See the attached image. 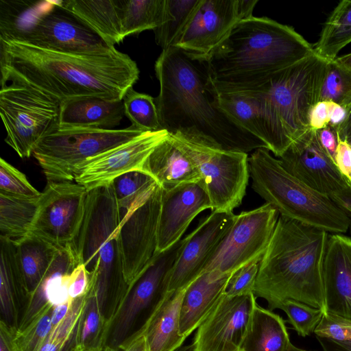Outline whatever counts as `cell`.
<instances>
[{
  "label": "cell",
  "mask_w": 351,
  "mask_h": 351,
  "mask_svg": "<svg viewBox=\"0 0 351 351\" xmlns=\"http://www.w3.org/2000/svg\"><path fill=\"white\" fill-rule=\"evenodd\" d=\"M328 60L313 53L276 73L256 90L233 93L255 101L267 149L279 158L310 128V113L319 101Z\"/></svg>",
  "instance_id": "8992f818"
},
{
  "label": "cell",
  "mask_w": 351,
  "mask_h": 351,
  "mask_svg": "<svg viewBox=\"0 0 351 351\" xmlns=\"http://www.w3.org/2000/svg\"><path fill=\"white\" fill-rule=\"evenodd\" d=\"M112 184L121 217L136 202L149 194L157 184L151 176L138 170L119 176Z\"/></svg>",
  "instance_id": "f35d334b"
},
{
  "label": "cell",
  "mask_w": 351,
  "mask_h": 351,
  "mask_svg": "<svg viewBox=\"0 0 351 351\" xmlns=\"http://www.w3.org/2000/svg\"><path fill=\"white\" fill-rule=\"evenodd\" d=\"M185 288L167 292L149 319L143 334L147 351H176L186 337L180 334V305Z\"/></svg>",
  "instance_id": "83f0119b"
},
{
  "label": "cell",
  "mask_w": 351,
  "mask_h": 351,
  "mask_svg": "<svg viewBox=\"0 0 351 351\" xmlns=\"http://www.w3.org/2000/svg\"><path fill=\"white\" fill-rule=\"evenodd\" d=\"M258 0H199L174 47L208 57L241 21L253 16Z\"/></svg>",
  "instance_id": "5bb4252c"
},
{
  "label": "cell",
  "mask_w": 351,
  "mask_h": 351,
  "mask_svg": "<svg viewBox=\"0 0 351 351\" xmlns=\"http://www.w3.org/2000/svg\"><path fill=\"white\" fill-rule=\"evenodd\" d=\"M124 113L132 126L141 131L162 130L160 123L155 98L134 90L128 89L123 98Z\"/></svg>",
  "instance_id": "ab89813d"
},
{
  "label": "cell",
  "mask_w": 351,
  "mask_h": 351,
  "mask_svg": "<svg viewBox=\"0 0 351 351\" xmlns=\"http://www.w3.org/2000/svg\"><path fill=\"white\" fill-rule=\"evenodd\" d=\"M329 232L281 215L263 254L254 290L269 310L293 300L325 311L323 263Z\"/></svg>",
  "instance_id": "277c9868"
},
{
  "label": "cell",
  "mask_w": 351,
  "mask_h": 351,
  "mask_svg": "<svg viewBox=\"0 0 351 351\" xmlns=\"http://www.w3.org/2000/svg\"><path fill=\"white\" fill-rule=\"evenodd\" d=\"M322 276L324 312L351 320V237L328 234Z\"/></svg>",
  "instance_id": "7402d4cb"
},
{
  "label": "cell",
  "mask_w": 351,
  "mask_h": 351,
  "mask_svg": "<svg viewBox=\"0 0 351 351\" xmlns=\"http://www.w3.org/2000/svg\"><path fill=\"white\" fill-rule=\"evenodd\" d=\"M40 197H27L0 191V236L17 240L28 234L38 209Z\"/></svg>",
  "instance_id": "d6a6232c"
},
{
  "label": "cell",
  "mask_w": 351,
  "mask_h": 351,
  "mask_svg": "<svg viewBox=\"0 0 351 351\" xmlns=\"http://www.w3.org/2000/svg\"><path fill=\"white\" fill-rule=\"evenodd\" d=\"M350 217V225H349V229L348 230L350 231V234H351V216H349Z\"/></svg>",
  "instance_id": "e7e4bbea"
},
{
  "label": "cell",
  "mask_w": 351,
  "mask_h": 351,
  "mask_svg": "<svg viewBox=\"0 0 351 351\" xmlns=\"http://www.w3.org/2000/svg\"><path fill=\"white\" fill-rule=\"evenodd\" d=\"M346 213L351 216V190L332 198Z\"/></svg>",
  "instance_id": "680465c9"
},
{
  "label": "cell",
  "mask_w": 351,
  "mask_h": 351,
  "mask_svg": "<svg viewBox=\"0 0 351 351\" xmlns=\"http://www.w3.org/2000/svg\"><path fill=\"white\" fill-rule=\"evenodd\" d=\"M290 344L282 318L256 304L240 351H287Z\"/></svg>",
  "instance_id": "4dcf8cb0"
},
{
  "label": "cell",
  "mask_w": 351,
  "mask_h": 351,
  "mask_svg": "<svg viewBox=\"0 0 351 351\" xmlns=\"http://www.w3.org/2000/svg\"><path fill=\"white\" fill-rule=\"evenodd\" d=\"M1 85L28 86L60 103L82 97L123 99L137 82L139 69L115 48L101 54L47 50L0 40Z\"/></svg>",
  "instance_id": "7a4b0ae2"
},
{
  "label": "cell",
  "mask_w": 351,
  "mask_h": 351,
  "mask_svg": "<svg viewBox=\"0 0 351 351\" xmlns=\"http://www.w3.org/2000/svg\"><path fill=\"white\" fill-rule=\"evenodd\" d=\"M314 333L335 341L351 340V320L324 312Z\"/></svg>",
  "instance_id": "7dc6e473"
},
{
  "label": "cell",
  "mask_w": 351,
  "mask_h": 351,
  "mask_svg": "<svg viewBox=\"0 0 351 351\" xmlns=\"http://www.w3.org/2000/svg\"><path fill=\"white\" fill-rule=\"evenodd\" d=\"M215 99L216 106L237 125L265 143V134L257 108L251 97L220 93L215 89Z\"/></svg>",
  "instance_id": "d590c367"
},
{
  "label": "cell",
  "mask_w": 351,
  "mask_h": 351,
  "mask_svg": "<svg viewBox=\"0 0 351 351\" xmlns=\"http://www.w3.org/2000/svg\"><path fill=\"white\" fill-rule=\"evenodd\" d=\"M337 59L343 65L351 69V53L337 57Z\"/></svg>",
  "instance_id": "94428289"
},
{
  "label": "cell",
  "mask_w": 351,
  "mask_h": 351,
  "mask_svg": "<svg viewBox=\"0 0 351 351\" xmlns=\"http://www.w3.org/2000/svg\"><path fill=\"white\" fill-rule=\"evenodd\" d=\"M155 98L162 130L223 149L249 153L267 147L216 106L207 58L171 47L154 66Z\"/></svg>",
  "instance_id": "6da1fadb"
},
{
  "label": "cell",
  "mask_w": 351,
  "mask_h": 351,
  "mask_svg": "<svg viewBox=\"0 0 351 351\" xmlns=\"http://www.w3.org/2000/svg\"><path fill=\"white\" fill-rule=\"evenodd\" d=\"M168 135L165 130L144 132L80 165L75 171L74 181L89 191L111 184L128 172L142 171L147 158Z\"/></svg>",
  "instance_id": "e0dca14e"
},
{
  "label": "cell",
  "mask_w": 351,
  "mask_h": 351,
  "mask_svg": "<svg viewBox=\"0 0 351 351\" xmlns=\"http://www.w3.org/2000/svg\"><path fill=\"white\" fill-rule=\"evenodd\" d=\"M313 53V45L292 27L252 16L238 23L206 58L217 91L243 93Z\"/></svg>",
  "instance_id": "3957f363"
},
{
  "label": "cell",
  "mask_w": 351,
  "mask_h": 351,
  "mask_svg": "<svg viewBox=\"0 0 351 351\" xmlns=\"http://www.w3.org/2000/svg\"><path fill=\"white\" fill-rule=\"evenodd\" d=\"M232 274L202 273L185 289L180 310V334L187 337L207 317L224 295Z\"/></svg>",
  "instance_id": "d4e9b609"
},
{
  "label": "cell",
  "mask_w": 351,
  "mask_h": 351,
  "mask_svg": "<svg viewBox=\"0 0 351 351\" xmlns=\"http://www.w3.org/2000/svg\"><path fill=\"white\" fill-rule=\"evenodd\" d=\"M317 132L322 147L335 161L338 144V136L335 130L328 125L327 127L317 130Z\"/></svg>",
  "instance_id": "816d5d0a"
},
{
  "label": "cell",
  "mask_w": 351,
  "mask_h": 351,
  "mask_svg": "<svg viewBox=\"0 0 351 351\" xmlns=\"http://www.w3.org/2000/svg\"><path fill=\"white\" fill-rule=\"evenodd\" d=\"M24 43L74 54H101L115 48L108 47L82 21L59 7L57 1L56 7L41 19Z\"/></svg>",
  "instance_id": "ffe728a7"
},
{
  "label": "cell",
  "mask_w": 351,
  "mask_h": 351,
  "mask_svg": "<svg viewBox=\"0 0 351 351\" xmlns=\"http://www.w3.org/2000/svg\"><path fill=\"white\" fill-rule=\"evenodd\" d=\"M351 145V139L347 141Z\"/></svg>",
  "instance_id": "03108f58"
},
{
  "label": "cell",
  "mask_w": 351,
  "mask_h": 351,
  "mask_svg": "<svg viewBox=\"0 0 351 351\" xmlns=\"http://www.w3.org/2000/svg\"><path fill=\"white\" fill-rule=\"evenodd\" d=\"M0 191L27 197L41 195L23 173L2 158L0 159Z\"/></svg>",
  "instance_id": "f6af8a7d"
},
{
  "label": "cell",
  "mask_w": 351,
  "mask_h": 351,
  "mask_svg": "<svg viewBox=\"0 0 351 351\" xmlns=\"http://www.w3.org/2000/svg\"><path fill=\"white\" fill-rule=\"evenodd\" d=\"M0 322L18 330L30 300L16 254L15 240L0 236Z\"/></svg>",
  "instance_id": "cb8c5ba5"
},
{
  "label": "cell",
  "mask_w": 351,
  "mask_h": 351,
  "mask_svg": "<svg viewBox=\"0 0 351 351\" xmlns=\"http://www.w3.org/2000/svg\"><path fill=\"white\" fill-rule=\"evenodd\" d=\"M261 259L254 261L233 272L225 289V295L234 297L254 293Z\"/></svg>",
  "instance_id": "bcb514c9"
},
{
  "label": "cell",
  "mask_w": 351,
  "mask_h": 351,
  "mask_svg": "<svg viewBox=\"0 0 351 351\" xmlns=\"http://www.w3.org/2000/svg\"><path fill=\"white\" fill-rule=\"evenodd\" d=\"M212 210V204L203 180L171 189H161V206L156 253L173 246L201 212Z\"/></svg>",
  "instance_id": "44dd1931"
},
{
  "label": "cell",
  "mask_w": 351,
  "mask_h": 351,
  "mask_svg": "<svg viewBox=\"0 0 351 351\" xmlns=\"http://www.w3.org/2000/svg\"><path fill=\"white\" fill-rule=\"evenodd\" d=\"M73 300L54 307L52 317V328L58 324L66 315Z\"/></svg>",
  "instance_id": "9f6ffc18"
},
{
  "label": "cell",
  "mask_w": 351,
  "mask_h": 351,
  "mask_svg": "<svg viewBox=\"0 0 351 351\" xmlns=\"http://www.w3.org/2000/svg\"><path fill=\"white\" fill-rule=\"evenodd\" d=\"M90 277L84 266L78 264L72 271L69 285V295L73 300L86 295L90 286Z\"/></svg>",
  "instance_id": "c3c4849f"
},
{
  "label": "cell",
  "mask_w": 351,
  "mask_h": 351,
  "mask_svg": "<svg viewBox=\"0 0 351 351\" xmlns=\"http://www.w3.org/2000/svg\"><path fill=\"white\" fill-rule=\"evenodd\" d=\"M199 0H166V21L154 30L162 49L173 47L186 27Z\"/></svg>",
  "instance_id": "74e56055"
},
{
  "label": "cell",
  "mask_w": 351,
  "mask_h": 351,
  "mask_svg": "<svg viewBox=\"0 0 351 351\" xmlns=\"http://www.w3.org/2000/svg\"><path fill=\"white\" fill-rule=\"evenodd\" d=\"M324 351H351V340L335 341L334 339L316 336Z\"/></svg>",
  "instance_id": "db71d44e"
},
{
  "label": "cell",
  "mask_w": 351,
  "mask_h": 351,
  "mask_svg": "<svg viewBox=\"0 0 351 351\" xmlns=\"http://www.w3.org/2000/svg\"><path fill=\"white\" fill-rule=\"evenodd\" d=\"M121 220L112 184L93 189L88 191L83 221L71 244L79 264L90 274L88 289L95 293L106 324L115 315L129 287L119 240Z\"/></svg>",
  "instance_id": "5b68a950"
},
{
  "label": "cell",
  "mask_w": 351,
  "mask_h": 351,
  "mask_svg": "<svg viewBox=\"0 0 351 351\" xmlns=\"http://www.w3.org/2000/svg\"><path fill=\"white\" fill-rule=\"evenodd\" d=\"M279 213L265 203L235 215L233 223L202 273L232 274L245 265L261 259L274 231Z\"/></svg>",
  "instance_id": "7c38bea8"
},
{
  "label": "cell",
  "mask_w": 351,
  "mask_h": 351,
  "mask_svg": "<svg viewBox=\"0 0 351 351\" xmlns=\"http://www.w3.org/2000/svg\"><path fill=\"white\" fill-rule=\"evenodd\" d=\"M278 308L285 311L288 322L300 336L306 337L314 332L324 311L293 300L281 302Z\"/></svg>",
  "instance_id": "7bdbcfd3"
},
{
  "label": "cell",
  "mask_w": 351,
  "mask_h": 351,
  "mask_svg": "<svg viewBox=\"0 0 351 351\" xmlns=\"http://www.w3.org/2000/svg\"><path fill=\"white\" fill-rule=\"evenodd\" d=\"M119 5L123 38L154 30L167 19L166 0H119Z\"/></svg>",
  "instance_id": "e575fe53"
},
{
  "label": "cell",
  "mask_w": 351,
  "mask_h": 351,
  "mask_svg": "<svg viewBox=\"0 0 351 351\" xmlns=\"http://www.w3.org/2000/svg\"><path fill=\"white\" fill-rule=\"evenodd\" d=\"M86 295L73 300L65 317L51 328L48 337L38 351H61L62 350L77 326Z\"/></svg>",
  "instance_id": "b9f144b4"
},
{
  "label": "cell",
  "mask_w": 351,
  "mask_h": 351,
  "mask_svg": "<svg viewBox=\"0 0 351 351\" xmlns=\"http://www.w3.org/2000/svg\"><path fill=\"white\" fill-rule=\"evenodd\" d=\"M254 293L224 295L197 328L194 351H240L257 304Z\"/></svg>",
  "instance_id": "ac0fdd59"
},
{
  "label": "cell",
  "mask_w": 351,
  "mask_h": 351,
  "mask_svg": "<svg viewBox=\"0 0 351 351\" xmlns=\"http://www.w3.org/2000/svg\"><path fill=\"white\" fill-rule=\"evenodd\" d=\"M319 101H330L343 107H351V69L337 58L328 61Z\"/></svg>",
  "instance_id": "60d3db41"
},
{
  "label": "cell",
  "mask_w": 351,
  "mask_h": 351,
  "mask_svg": "<svg viewBox=\"0 0 351 351\" xmlns=\"http://www.w3.org/2000/svg\"><path fill=\"white\" fill-rule=\"evenodd\" d=\"M142 171L165 190L202 180L195 167L169 134L147 158Z\"/></svg>",
  "instance_id": "4316f807"
},
{
  "label": "cell",
  "mask_w": 351,
  "mask_h": 351,
  "mask_svg": "<svg viewBox=\"0 0 351 351\" xmlns=\"http://www.w3.org/2000/svg\"><path fill=\"white\" fill-rule=\"evenodd\" d=\"M77 328V326L71 336L70 339L67 341L66 344L61 351H78L76 344Z\"/></svg>",
  "instance_id": "91938a15"
},
{
  "label": "cell",
  "mask_w": 351,
  "mask_h": 351,
  "mask_svg": "<svg viewBox=\"0 0 351 351\" xmlns=\"http://www.w3.org/2000/svg\"><path fill=\"white\" fill-rule=\"evenodd\" d=\"M54 306L51 304L24 330L16 332L15 342L19 351H38L52 328Z\"/></svg>",
  "instance_id": "ee69618b"
},
{
  "label": "cell",
  "mask_w": 351,
  "mask_h": 351,
  "mask_svg": "<svg viewBox=\"0 0 351 351\" xmlns=\"http://www.w3.org/2000/svg\"><path fill=\"white\" fill-rule=\"evenodd\" d=\"M278 159L289 173L331 199L351 190V185L322 147L317 130L310 128Z\"/></svg>",
  "instance_id": "2e32d148"
},
{
  "label": "cell",
  "mask_w": 351,
  "mask_h": 351,
  "mask_svg": "<svg viewBox=\"0 0 351 351\" xmlns=\"http://www.w3.org/2000/svg\"><path fill=\"white\" fill-rule=\"evenodd\" d=\"M351 43V0L340 1L325 21L313 45L315 54L330 61Z\"/></svg>",
  "instance_id": "836d02e7"
},
{
  "label": "cell",
  "mask_w": 351,
  "mask_h": 351,
  "mask_svg": "<svg viewBox=\"0 0 351 351\" xmlns=\"http://www.w3.org/2000/svg\"><path fill=\"white\" fill-rule=\"evenodd\" d=\"M334 104L330 101H319L313 107L310 113L311 129L319 130L330 124Z\"/></svg>",
  "instance_id": "681fc988"
},
{
  "label": "cell",
  "mask_w": 351,
  "mask_h": 351,
  "mask_svg": "<svg viewBox=\"0 0 351 351\" xmlns=\"http://www.w3.org/2000/svg\"><path fill=\"white\" fill-rule=\"evenodd\" d=\"M184 241L182 239L166 250L156 253L129 285L118 310L106 326L102 350H121L143 333L167 292L171 273Z\"/></svg>",
  "instance_id": "ba28073f"
},
{
  "label": "cell",
  "mask_w": 351,
  "mask_h": 351,
  "mask_svg": "<svg viewBox=\"0 0 351 351\" xmlns=\"http://www.w3.org/2000/svg\"><path fill=\"white\" fill-rule=\"evenodd\" d=\"M78 264L71 245L58 248L50 267L31 295L18 332L24 330L51 304L56 306L71 300L69 295L70 276Z\"/></svg>",
  "instance_id": "603a6c76"
},
{
  "label": "cell",
  "mask_w": 351,
  "mask_h": 351,
  "mask_svg": "<svg viewBox=\"0 0 351 351\" xmlns=\"http://www.w3.org/2000/svg\"><path fill=\"white\" fill-rule=\"evenodd\" d=\"M102 351H147L145 335L143 333L141 334L121 350H113L109 348H104Z\"/></svg>",
  "instance_id": "6f0895ef"
},
{
  "label": "cell",
  "mask_w": 351,
  "mask_h": 351,
  "mask_svg": "<svg viewBox=\"0 0 351 351\" xmlns=\"http://www.w3.org/2000/svg\"><path fill=\"white\" fill-rule=\"evenodd\" d=\"M15 243L19 264L31 296L50 267L59 247L31 233L15 240Z\"/></svg>",
  "instance_id": "1f68e13d"
},
{
  "label": "cell",
  "mask_w": 351,
  "mask_h": 351,
  "mask_svg": "<svg viewBox=\"0 0 351 351\" xmlns=\"http://www.w3.org/2000/svg\"><path fill=\"white\" fill-rule=\"evenodd\" d=\"M106 326L96 296L88 289L77 324L76 344L78 351H101Z\"/></svg>",
  "instance_id": "8d00e7d4"
},
{
  "label": "cell",
  "mask_w": 351,
  "mask_h": 351,
  "mask_svg": "<svg viewBox=\"0 0 351 351\" xmlns=\"http://www.w3.org/2000/svg\"><path fill=\"white\" fill-rule=\"evenodd\" d=\"M143 132L132 125L108 130L57 128L42 138L32 156L47 182L74 181L80 165Z\"/></svg>",
  "instance_id": "9c48e42d"
},
{
  "label": "cell",
  "mask_w": 351,
  "mask_h": 351,
  "mask_svg": "<svg viewBox=\"0 0 351 351\" xmlns=\"http://www.w3.org/2000/svg\"><path fill=\"white\" fill-rule=\"evenodd\" d=\"M287 351H315V350L301 349V348H299L295 346L294 345H293L291 343Z\"/></svg>",
  "instance_id": "be15d7a7"
},
{
  "label": "cell",
  "mask_w": 351,
  "mask_h": 351,
  "mask_svg": "<svg viewBox=\"0 0 351 351\" xmlns=\"http://www.w3.org/2000/svg\"><path fill=\"white\" fill-rule=\"evenodd\" d=\"M57 5L97 34L110 47L124 38L122 36L119 0H64Z\"/></svg>",
  "instance_id": "f1b7e54d"
},
{
  "label": "cell",
  "mask_w": 351,
  "mask_h": 351,
  "mask_svg": "<svg viewBox=\"0 0 351 351\" xmlns=\"http://www.w3.org/2000/svg\"><path fill=\"white\" fill-rule=\"evenodd\" d=\"M87 194L75 181L47 182L29 233L58 247L71 245L83 221Z\"/></svg>",
  "instance_id": "4fadbf2b"
},
{
  "label": "cell",
  "mask_w": 351,
  "mask_h": 351,
  "mask_svg": "<svg viewBox=\"0 0 351 351\" xmlns=\"http://www.w3.org/2000/svg\"><path fill=\"white\" fill-rule=\"evenodd\" d=\"M17 330L0 322V351H19L15 342Z\"/></svg>",
  "instance_id": "f5cc1de1"
},
{
  "label": "cell",
  "mask_w": 351,
  "mask_h": 351,
  "mask_svg": "<svg viewBox=\"0 0 351 351\" xmlns=\"http://www.w3.org/2000/svg\"><path fill=\"white\" fill-rule=\"evenodd\" d=\"M160 206L161 188L157 184L122 217L119 240L128 285L156 252Z\"/></svg>",
  "instance_id": "9a60e30c"
},
{
  "label": "cell",
  "mask_w": 351,
  "mask_h": 351,
  "mask_svg": "<svg viewBox=\"0 0 351 351\" xmlns=\"http://www.w3.org/2000/svg\"><path fill=\"white\" fill-rule=\"evenodd\" d=\"M253 190L279 215L329 233H346L350 217L332 199L312 189L289 173L267 148L248 156Z\"/></svg>",
  "instance_id": "52a82bcc"
},
{
  "label": "cell",
  "mask_w": 351,
  "mask_h": 351,
  "mask_svg": "<svg viewBox=\"0 0 351 351\" xmlns=\"http://www.w3.org/2000/svg\"><path fill=\"white\" fill-rule=\"evenodd\" d=\"M199 173L212 210L233 213L242 203L250 178L248 154L209 146L183 136L171 135Z\"/></svg>",
  "instance_id": "8fae6325"
},
{
  "label": "cell",
  "mask_w": 351,
  "mask_h": 351,
  "mask_svg": "<svg viewBox=\"0 0 351 351\" xmlns=\"http://www.w3.org/2000/svg\"><path fill=\"white\" fill-rule=\"evenodd\" d=\"M338 138L348 141L351 139V107L347 111L343 122L336 129Z\"/></svg>",
  "instance_id": "11a10c76"
},
{
  "label": "cell",
  "mask_w": 351,
  "mask_h": 351,
  "mask_svg": "<svg viewBox=\"0 0 351 351\" xmlns=\"http://www.w3.org/2000/svg\"><path fill=\"white\" fill-rule=\"evenodd\" d=\"M124 115L123 99L78 98L61 103L58 128L114 130Z\"/></svg>",
  "instance_id": "484cf974"
},
{
  "label": "cell",
  "mask_w": 351,
  "mask_h": 351,
  "mask_svg": "<svg viewBox=\"0 0 351 351\" xmlns=\"http://www.w3.org/2000/svg\"><path fill=\"white\" fill-rule=\"evenodd\" d=\"M176 351H194L193 345L191 344V345L182 346Z\"/></svg>",
  "instance_id": "6125c7cd"
},
{
  "label": "cell",
  "mask_w": 351,
  "mask_h": 351,
  "mask_svg": "<svg viewBox=\"0 0 351 351\" xmlns=\"http://www.w3.org/2000/svg\"><path fill=\"white\" fill-rule=\"evenodd\" d=\"M61 103L28 86L1 85L0 115L5 142L22 158H29L38 143L58 128Z\"/></svg>",
  "instance_id": "30bf717a"
},
{
  "label": "cell",
  "mask_w": 351,
  "mask_h": 351,
  "mask_svg": "<svg viewBox=\"0 0 351 351\" xmlns=\"http://www.w3.org/2000/svg\"><path fill=\"white\" fill-rule=\"evenodd\" d=\"M56 1H0V40L25 43Z\"/></svg>",
  "instance_id": "f546056e"
},
{
  "label": "cell",
  "mask_w": 351,
  "mask_h": 351,
  "mask_svg": "<svg viewBox=\"0 0 351 351\" xmlns=\"http://www.w3.org/2000/svg\"><path fill=\"white\" fill-rule=\"evenodd\" d=\"M235 214L211 211L189 235L172 269L167 292L186 287L204 271L229 231Z\"/></svg>",
  "instance_id": "d6986e66"
},
{
  "label": "cell",
  "mask_w": 351,
  "mask_h": 351,
  "mask_svg": "<svg viewBox=\"0 0 351 351\" xmlns=\"http://www.w3.org/2000/svg\"><path fill=\"white\" fill-rule=\"evenodd\" d=\"M335 163L351 185V145L346 140L338 138Z\"/></svg>",
  "instance_id": "f907efd6"
}]
</instances>
